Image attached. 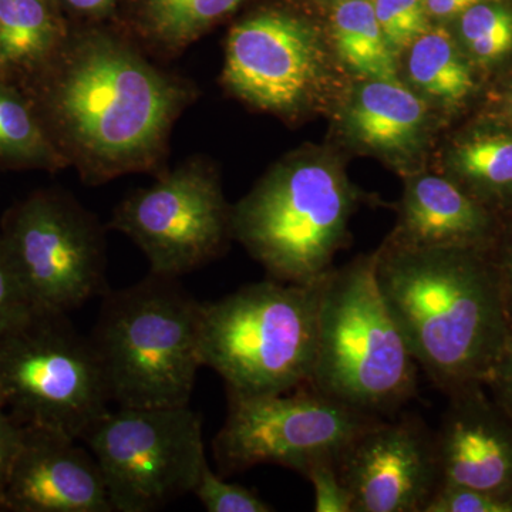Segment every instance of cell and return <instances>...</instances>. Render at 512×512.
<instances>
[{"label": "cell", "instance_id": "cell-36", "mask_svg": "<svg viewBox=\"0 0 512 512\" xmlns=\"http://www.w3.org/2000/svg\"><path fill=\"white\" fill-rule=\"evenodd\" d=\"M6 404L5 387H3L2 376H0V409Z\"/></svg>", "mask_w": 512, "mask_h": 512}, {"label": "cell", "instance_id": "cell-37", "mask_svg": "<svg viewBox=\"0 0 512 512\" xmlns=\"http://www.w3.org/2000/svg\"><path fill=\"white\" fill-rule=\"evenodd\" d=\"M8 67V63H6L5 56H3L2 46H0V74L3 73V70Z\"/></svg>", "mask_w": 512, "mask_h": 512}, {"label": "cell", "instance_id": "cell-13", "mask_svg": "<svg viewBox=\"0 0 512 512\" xmlns=\"http://www.w3.org/2000/svg\"><path fill=\"white\" fill-rule=\"evenodd\" d=\"M353 512H424L440 484L434 434L414 419H377L336 458Z\"/></svg>", "mask_w": 512, "mask_h": 512}, {"label": "cell", "instance_id": "cell-18", "mask_svg": "<svg viewBox=\"0 0 512 512\" xmlns=\"http://www.w3.org/2000/svg\"><path fill=\"white\" fill-rule=\"evenodd\" d=\"M247 0H119L114 25L151 59L173 60ZM117 5V6H119Z\"/></svg>", "mask_w": 512, "mask_h": 512}, {"label": "cell", "instance_id": "cell-3", "mask_svg": "<svg viewBox=\"0 0 512 512\" xmlns=\"http://www.w3.org/2000/svg\"><path fill=\"white\" fill-rule=\"evenodd\" d=\"M90 336L110 402L188 406L202 367V302L178 278L151 274L104 293Z\"/></svg>", "mask_w": 512, "mask_h": 512}, {"label": "cell", "instance_id": "cell-11", "mask_svg": "<svg viewBox=\"0 0 512 512\" xmlns=\"http://www.w3.org/2000/svg\"><path fill=\"white\" fill-rule=\"evenodd\" d=\"M36 311L67 313L106 293V235L69 195L43 192L12 212L2 241Z\"/></svg>", "mask_w": 512, "mask_h": 512}, {"label": "cell", "instance_id": "cell-15", "mask_svg": "<svg viewBox=\"0 0 512 512\" xmlns=\"http://www.w3.org/2000/svg\"><path fill=\"white\" fill-rule=\"evenodd\" d=\"M10 474L6 508L20 512H114L96 458L76 439L26 426Z\"/></svg>", "mask_w": 512, "mask_h": 512}, {"label": "cell", "instance_id": "cell-10", "mask_svg": "<svg viewBox=\"0 0 512 512\" xmlns=\"http://www.w3.org/2000/svg\"><path fill=\"white\" fill-rule=\"evenodd\" d=\"M146 255L151 274L180 278L210 264L232 237V207L220 174L204 156H192L127 195L109 225Z\"/></svg>", "mask_w": 512, "mask_h": 512}, {"label": "cell", "instance_id": "cell-27", "mask_svg": "<svg viewBox=\"0 0 512 512\" xmlns=\"http://www.w3.org/2000/svg\"><path fill=\"white\" fill-rule=\"evenodd\" d=\"M424 512H512V501L476 488L440 483Z\"/></svg>", "mask_w": 512, "mask_h": 512}, {"label": "cell", "instance_id": "cell-32", "mask_svg": "<svg viewBox=\"0 0 512 512\" xmlns=\"http://www.w3.org/2000/svg\"><path fill=\"white\" fill-rule=\"evenodd\" d=\"M484 386L494 402L512 419V332L505 340Z\"/></svg>", "mask_w": 512, "mask_h": 512}, {"label": "cell", "instance_id": "cell-14", "mask_svg": "<svg viewBox=\"0 0 512 512\" xmlns=\"http://www.w3.org/2000/svg\"><path fill=\"white\" fill-rule=\"evenodd\" d=\"M434 434L440 483L476 488L512 501V419L484 384L447 394Z\"/></svg>", "mask_w": 512, "mask_h": 512}, {"label": "cell", "instance_id": "cell-30", "mask_svg": "<svg viewBox=\"0 0 512 512\" xmlns=\"http://www.w3.org/2000/svg\"><path fill=\"white\" fill-rule=\"evenodd\" d=\"M26 430L25 424L0 409V508H6V488L25 443Z\"/></svg>", "mask_w": 512, "mask_h": 512}, {"label": "cell", "instance_id": "cell-4", "mask_svg": "<svg viewBox=\"0 0 512 512\" xmlns=\"http://www.w3.org/2000/svg\"><path fill=\"white\" fill-rule=\"evenodd\" d=\"M356 202L335 158L296 151L272 165L232 207V237L272 279L316 284L332 269Z\"/></svg>", "mask_w": 512, "mask_h": 512}, {"label": "cell", "instance_id": "cell-19", "mask_svg": "<svg viewBox=\"0 0 512 512\" xmlns=\"http://www.w3.org/2000/svg\"><path fill=\"white\" fill-rule=\"evenodd\" d=\"M447 177L503 220L512 218V124L490 117L448 147Z\"/></svg>", "mask_w": 512, "mask_h": 512}, {"label": "cell", "instance_id": "cell-38", "mask_svg": "<svg viewBox=\"0 0 512 512\" xmlns=\"http://www.w3.org/2000/svg\"><path fill=\"white\" fill-rule=\"evenodd\" d=\"M339 2H342V0H339Z\"/></svg>", "mask_w": 512, "mask_h": 512}, {"label": "cell", "instance_id": "cell-17", "mask_svg": "<svg viewBox=\"0 0 512 512\" xmlns=\"http://www.w3.org/2000/svg\"><path fill=\"white\" fill-rule=\"evenodd\" d=\"M343 121L353 143L399 163L419 156L429 140V109L402 82L366 80L359 84Z\"/></svg>", "mask_w": 512, "mask_h": 512}, {"label": "cell", "instance_id": "cell-12", "mask_svg": "<svg viewBox=\"0 0 512 512\" xmlns=\"http://www.w3.org/2000/svg\"><path fill=\"white\" fill-rule=\"evenodd\" d=\"M326 49L311 20L266 6L229 29L222 84L256 110L296 119L311 109L328 83Z\"/></svg>", "mask_w": 512, "mask_h": 512}, {"label": "cell", "instance_id": "cell-25", "mask_svg": "<svg viewBox=\"0 0 512 512\" xmlns=\"http://www.w3.org/2000/svg\"><path fill=\"white\" fill-rule=\"evenodd\" d=\"M376 18L394 52L407 50L431 28L424 0H375Z\"/></svg>", "mask_w": 512, "mask_h": 512}, {"label": "cell", "instance_id": "cell-28", "mask_svg": "<svg viewBox=\"0 0 512 512\" xmlns=\"http://www.w3.org/2000/svg\"><path fill=\"white\" fill-rule=\"evenodd\" d=\"M35 311L0 241V336L18 328Z\"/></svg>", "mask_w": 512, "mask_h": 512}, {"label": "cell", "instance_id": "cell-6", "mask_svg": "<svg viewBox=\"0 0 512 512\" xmlns=\"http://www.w3.org/2000/svg\"><path fill=\"white\" fill-rule=\"evenodd\" d=\"M320 281L296 285L271 278L202 303V366L224 379L227 393L276 394L309 383Z\"/></svg>", "mask_w": 512, "mask_h": 512}, {"label": "cell", "instance_id": "cell-22", "mask_svg": "<svg viewBox=\"0 0 512 512\" xmlns=\"http://www.w3.org/2000/svg\"><path fill=\"white\" fill-rule=\"evenodd\" d=\"M69 25L49 0H0V46L8 66L37 69L63 42Z\"/></svg>", "mask_w": 512, "mask_h": 512}, {"label": "cell", "instance_id": "cell-24", "mask_svg": "<svg viewBox=\"0 0 512 512\" xmlns=\"http://www.w3.org/2000/svg\"><path fill=\"white\" fill-rule=\"evenodd\" d=\"M458 45L476 69H491L512 55V6L484 0L457 16Z\"/></svg>", "mask_w": 512, "mask_h": 512}, {"label": "cell", "instance_id": "cell-8", "mask_svg": "<svg viewBox=\"0 0 512 512\" xmlns=\"http://www.w3.org/2000/svg\"><path fill=\"white\" fill-rule=\"evenodd\" d=\"M114 512H151L192 493L207 463L200 414L188 406L119 407L82 439Z\"/></svg>", "mask_w": 512, "mask_h": 512}, {"label": "cell", "instance_id": "cell-16", "mask_svg": "<svg viewBox=\"0 0 512 512\" xmlns=\"http://www.w3.org/2000/svg\"><path fill=\"white\" fill-rule=\"evenodd\" d=\"M503 225V218L447 175L413 174L406 181L399 220L387 244L490 252Z\"/></svg>", "mask_w": 512, "mask_h": 512}, {"label": "cell", "instance_id": "cell-29", "mask_svg": "<svg viewBox=\"0 0 512 512\" xmlns=\"http://www.w3.org/2000/svg\"><path fill=\"white\" fill-rule=\"evenodd\" d=\"M303 476L315 490L316 512H353L352 495L339 476L336 458L316 461Z\"/></svg>", "mask_w": 512, "mask_h": 512}, {"label": "cell", "instance_id": "cell-26", "mask_svg": "<svg viewBox=\"0 0 512 512\" xmlns=\"http://www.w3.org/2000/svg\"><path fill=\"white\" fill-rule=\"evenodd\" d=\"M192 494L208 512H272L275 508L265 503L254 491L238 484H229L221 474L214 473L210 464L202 467L200 480Z\"/></svg>", "mask_w": 512, "mask_h": 512}, {"label": "cell", "instance_id": "cell-23", "mask_svg": "<svg viewBox=\"0 0 512 512\" xmlns=\"http://www.w3.org/2000/svg\"><path fill=\"white\" fill-rule=\"evenodd\" d=\"M0 158L8 163L47 170L67 167L35 109L3 84H0Z\"/></svg>", "mask_w": 512, "mask_h": 512}, {"label": "cell", "instance_id": "cell-34", "mask_svg": "<svg viewBox=\"0 0 512 512\" xmlns=\"http://www.w3.org/2000/svg\"><path fill=\"white\" fill-rule=\"evenodd\" d=\"M484 0H424L427 12L437 19L457 18L458 15Z\"/></svg>", "mask_w": 512, "mask_h": 512}, {"label": "cell", "instance_id": "cell-35", "mask_svg": "<svg viewBox=\"0 0 512 512\" xmlns=\"http://www.w3.org/2000/svg\"><path fill=\"white\" fill-rule=\"evenodd\" d=\"M493 116L495 119L512 124V82L503 87L494 97Z\"/></svg>", "mask_w": 512, "mask_h": 512}, {"label": "cell", "instance_id": "cell-21", "mask_svg": "<svg viewBox=\"0 0 512 512\" xmlns=\"http://www.w3.org/2000/svg\"><path fill=\"white\" fill-rule=\"evenodd\" d=\"M332 40L342 62L366 80L400 82L396 52L369 0H342L332 16Z\"/></svg>", "mask_w": 512, "mask_h": 512}, {"label": "cell", "instance_id": "cell-20", "mask_svg": "<svg viewBox=\"0 0 512 512\" xmlns=\"http://www.w3.org/2000/svg\"><path fill=\"white\" fill-rule=\"evenodd\" d=\"M407 50L413 86L440 106L457 109L476 93V66L447 29L430 28Z\"/></svg>", "mask_w": 512, "mask_h": 512}, {"label": "cell", "instance_id": "cell-7", "mask_svg": "<svg viewBox=\"0 0 512 512\" xmlns=\"http://www.w3.org/2000/svg\"><path fill=\"white\" fill-rule=\"evenodd\" d=\"M0 376L20 423L80 440L109 412L99 357L66 313L35 311L0 336Z\"/></svg>", "mask_w": 512, "mask_h": 512}, {"label": "cell", "instance_id": "cell-9", "mask_svg": "<svg viewBox=\"0 0 512 512\" xmlns=\"http://www.w3.org/2000/svg\"><path fill=\"white\" fill-rule=\"evenodd\" d=\"M377 419L309 384L276 394L228 393L227 417L212 451L222 477L262 464L303 476L316 461L338 458Z\"/></svg>", "mask_w": 512, "mask_h": 512}, {"label": "cell", "instance_id": "cell-33", "mask_svg": "<svg viewBox=\"0 0 512 512\" xmlns=\"http://www.w3.org/2000/svg\"><path fill=\"white\" fill-rule=\"evenodd\" d=\"M63 5L79 22H104L114 16L119 0H63Z\"/></svg>", "mask_w": 512, "mask_h": 512}, {"label": "cell", "instance_id": "cell-31", "mask_svg": "<svg viewBox=\"0 0 512 512\" xmlns=\"http://www.w3.org/2000/svg\"><path fill=\"white\" fill-rule=\"evenodd\" d=\"M490 255L497 272L505 316L512 332V218L504 221L500 237L491 249Z\"/></svg>", "mask_w": 512, "mask_h": 512}, {"label": "cell", "instance_id": "cell-5", "mask_svg": "<svg viewBox=\"0 0 512 512\" xmlns=\"http://www.w3.org/2000/svg\"><path fill=\"white\" fill-rule=\"evenodd\" d=\"M417 370L419 365L380 291L376 254L330 269L320 281L309 386L377 416L412 399Z\"/></svg>", "mask_w": 512, "mask_h": 512}, {"label": "cell", "instance_id": "cell-2", "mask_svg": "<svg viewBox=\"0 0 512 512\" xmlns=\"http://www.w3.org/2000/svg\"><path fill=\"white\" fill-rule=\"evenodd\" d=\"M380 291L407 348L444 394L485 384L510 335L490 252H376Z\"/></svg>", "mask_w": 512, "mask_h": 512}, {"label": "cell", "instance_id": "cell-1", "mask_svg": "<svg viewBox=\"0 0 512 512\" xmlns=\"http://www.w3.org/2000/svg\"><path fill=\"white\" fill-rule=\"evenodd\" d=\"M35 70L47 136L87 185L167 171L175 123L200 97L192 80L104 22L69 26L53 55Z\"/></svg>", "mask_w": 512, "mask_h": 512}]
</instances>
